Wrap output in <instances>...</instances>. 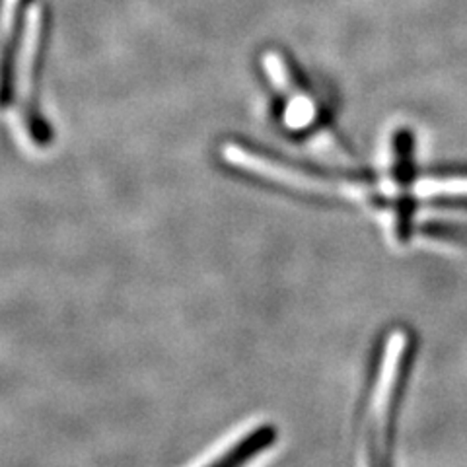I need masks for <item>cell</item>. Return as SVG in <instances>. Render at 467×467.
I'll use <instances>...</instances> for the list:
<instances>
[{"instance_id":"1","label":"cell","mask_w":467,"mask_h":467,"mask_svg":"<svg viewBox=\"0 0 467 467\" xmlns=\"http://www.w3.org/2000/svg\"><path fill=\"white\" fill-rule=\"evenodd\" d=\"M411 357L413 339L409 331H391L378 360L367 409V467H393V429Z\"/></svg>"},{"instance_id":"2","label":"cell","mask_w":467,"mask_h":467,"mask_svg":"<svg viewBox=\"0 0 467 467\" xmlns=\"http://www.w3.org/2000/svg\"><path fill=\"white\" fill-rule=\"evenodd\" d=\"M49 37V14L46 8H37L34 14V24L29 22V46H27V90L22 109V121L27 137L37 146H49L53 140V130L49 121L39 111V84L43 70V57Z\"/></svg>"},{"instance_id":"4","label":"cell","mask_w":467,"mask_h":467,"mask_svg":"<svg viewBox=\"0 0 467 467\" xmlns=\"http://www.w3.org/2000/svg\"><path fill=\"white\" fill-rule=\"evenodd\" d=\"M276 441V431L271 425H263L254 429L252 432L244 434L242 441L230 446L221 458L211 462L207 467H244L254 462L263 450H267Z\"/></svg>"},{"instance_id":"3","label":"cell","mask_w":467,"mask_h":467,"mask_svg":"<svg viewBox=\"0 0 467 467\" xmlns=\"http://www.w3.org/2000/svg\"><path fill=\"white\" fill-rule=\"evenodd\" d=\"M32 0H12V16L8 22V32L0 39V109H5L14 99V84H16V57L26 22V10Z\"/></svg>"}]
</instances>
